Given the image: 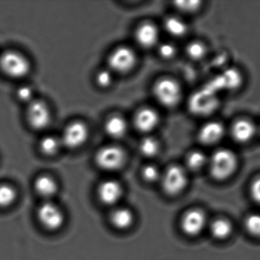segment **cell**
Listing matches in <instances>:
<instances>
[{
    "label": "cell",
    "instance_id": "14",
    "mask_svg": "<svg viewBox=\"0 0 260 260\" xmlns=\"http://www.w3.org/2000/svg\"><path fill=\"white\" fill-rule=\"evenodd\" d=\"M224 128L220 123L211 121L201 128L199 134V140L205 144H214L218 142L223 135Z\"/></svg>",
    "mask_w": 260,
    "mask_h": 260
},
{
    "label": "cell",
    "instance_id": "15",
    "mask_svg": "<svg viewBox=\"0 0 260 260\" xmlns=\"http://www.w3.org/2000/svg\"><path fill=\"white\" fill-rule=\"evenodd\" d=\"M135 37L139 45L144 48H149L156 45L159 33L153 24L144 23L138 28Z\"/></svg>",
    "mask_w": 260,
    "mask_h": 260
},
{
    "label": "cell",
    "instance_id": "21",
    "mask_svg": "<svg viewBox=\"0 0 260 260\" xmlns=\"http://www.w3.org/2000/svg\"><path fill=\"white\" fill-rule=\"evenodd\" d=\"M17 197L16 190L13 185L7 183L0 184V208L11 206Z\"/></svg>",
    "mask_w": 260,
    "mask_h": 260
},
{
    "label": "cell",
    "instance_id": "16",
    "mask_svg": "<svg viewBox=\"0 0 260 260\" xmlns=\"http://www.w3.org/2000/svg\"><path fill=\"white\" fill-rule=\"evenodd\" d=\"M255 126L248 120H239L232 127L233 138L240 143L247 142L255 135Z\"/></svg>",
    "mask_w": 260,
    "mask_h": 260
},
{
    "label": "cell",
    "instance_id": "4",
    "mask_svg": "<svg viewBox=\"0 0 260 260\" xmlns=\"http://www.w3.org/2000/svg\"><path fill=\"white\" fill-rule=\"evenodd\" d=\"M156 100L167 107L177 105L181 98V89L179 84L171 79H162L155 84L153 89Z\"/></svg>",
    "mask_w": 260,
    "mask_h": 260
},
{
    "label": "cell",
    "instance_id": "1",
    "mask_svg": "<svg viewBox=\"0 0 260 260\" xmlns=\"http://www.w3.org/2000/svg\"><path fill=\"white\" fill-rule=\"evenodd\" d=\"M237 168V158L231 150H217L209 162L210 173L217 180H225L232 176Z\"/></svg>",
    "mask_w": 260,
    "mask_h": 260
},
{
    "label": "cell",
    "instance_id": "9",
    "mask_svg": "<svg viewBox=\"0 0 260 260\" xmlns=\"http://www.w3.org/2000/svg\"><path fill=\"white\" fill-rule=\"evenodd\" d=\"M88 138L86 126L80 121H74L65 128L62 143L68 148H77L86 142Z\"/></svg>",
    "mask_w": 260,
    "mask_h": 260
},
{
    "label": "cell",
    "instance_id": "5",
    "mask_svg": "<svg viewBox=\"0 0 260 260\" xmlns=\"http://www.w3.org/2000/svg\"><path fill=\"white\" fill-rule=\"evenodd\" d=\"M38 217L41 223L49 231L60 229L64 222L63 211L51 202H45L39 207Z\"/></svg>",
    "mask_w": 260,
    "mask_h": 260
},
{
    "label": "cell",
    "instance_id": "25",
    "mask_svg": "<svg viewBox=\"0 0 260 260\" xmlns=\"http://www.w3.org/2000/svg\"><path fill=\"white\" fill-rule=\"evenodd\" d=\"M140 150L142 154L146 156H153L157 153L159 145L157 141L153 138H146L141 141Z\"/></svg>",
    "mask_w": 260,
    "mask_h": 260
},
{
    "label": "cell",
    "instance_id": "11",
    "mask_svg": "<svg viewBox=\"0 0 260 260\" xmlns=\"http://www.w3.org/2000/svg\"><path fill=\"white\" fill-rule=\"evenodd\" d=\"M122 192L119 182L112 179L102 182L98 188L99 198L106 205H115L122 196Z\"/></svg>",
    "mask_w": 260,
    "mask_h": 260
},
{
    "label": "cell",
    "instance_id": "19",
    "mask_svg": "<svg viewBox=\"0 0 260 260\" xmlns=\"http://www.w3.org/2000/svg\"><path fill=\"white\" fill-rule=\"evenodd\" d=\"M106 133L113 138H121L127 131V124L121 117L115 115L111 117L105 125Z\"/></svg>",
    "mask_w": 260,
    "mask_h": 260
},
{
    "label": "cell",
    "instance_id": "6",
    "mask_svg": "<svg viewBox=\"0 0 260 260\" xmlns=\"http://www.w3.org/2000/svg\"><path fill=\"white\" fill-rule=\"evenodd\" d=\"M95 161L100 168L107 171H114L122 167L124 153L116 146H106L99 150Z\"/></svg>",
    "mask_w": 260,
    "mask_h": 260
},
{
    "label": "cell",
    "instance_id": "13",
    "mask_svg": "<svg viewBox=\"0 0 260 260\" xmlns=\"http://www.w3.org/2000/svg\"><path fill=\"white\" fill-rule=\"evenodd\" d=\"M215 99L212 96V92L205 91L196 94L191 100V109L198 114H206L211 112L216 106Z\"/></svg>",
    "mask_w": 260,
    "mask_h": 260
},
{
    "label": "cell",
    "instance_id": "7",
    "mask_svg": "<svg viewBox=\"0 0 260 260\" xmlns=\"http://www.w3.org/2000/svg\"><path fill=\"white\" fill-rule=\"evenodd\" d=\"M136 62L135 53L130 48L121 47L117 48L109 57L111 69L118 73H127L133 68Z\"/></svg>",
    "mask_w": 260,
    "mask_h": 260
},
{
    "label": "cell",
    "instance_id": "27",
    "mask_svg": "<svg viewBox=\"0 0 260 260\" xmlns=\"http://www.w3.org/2000/svg\"><path fill=\"white\" fill-rule=\"evenodd\" d=\"M188 55L193 60H200L205 54V48L200 42H191L186 48Z\"/></svg>",
    "mask_w": 260,
    "mask_h": 260
},
{
    "label": "cell",
    "instance_id": "12",
    "mask_svg": "<svg viewBox=\"0 0 260 260\" xmlns=\"http://www.w3.org/2000/svg\"><path fill=\"white\" fill-rule=\"evenodd\" d=\"M159 122V117L153 109H141L137 113L135 118V124L140 132H150L153 131Z\"/></svg>",
    "mask_w": 260,
    "mask_h": 260
},
{
    "label": "cell",
    "instance_id": "8",
    "mask_svg": "<svg viewBox=\"0 0 260 260\" xmlns=\"http://www.w3.org/2000/svg\"><path fill=\"white\" fill-rule=\"evenodd\" d=\"M206 224V215L200 209H191L182 216L181 228L185 234L196 236L202 232Z\"/></svg>",
    "mask_w": 260,
    "mask_h": 260
},
{
    "label": "cell",
    "instance_id": "17",
    "mask_svg": "<svg viewBox=\"0 0 260 260\" xmlns=\"http://www.w3.org/2000/svg\"><path fill=\"white\" fill-rule=\"evenodd\" d=\"M35 188L39 196L45 199H50L57 193V184L51 176H41L35 182Z\"/></svg>",
    "mask_w": 260,
    "mask_h": 260
},
{
    "label": "cell",
    "instance_id": "3",
    "mask_svg": "<svg viewBox=\"0 0 260 260\" xmlns=\"http://www.w3.org/2000/svg\"><path fill=\"white\" fill-rule=\"evenodd\" d=\"M0 68L9 77L22 78L29 71V63L21 54L8 51L0 57Z\"/></svg>",
    "mask_w": 260,
    "mask_h": 260
},
{
    "label": "cell",
    "instance_id": "10",
    "mask_svg": "<svg viewBox=\"0 0 260 260\" xmlns=\"http://www.w3.org/2000/svg\"><path fill=\"white\" fill-rule=\"evenodd\" d=\"M28 121L30 125L36 130L45 128L51 121L48 106L42 102H32L28 107Z\"/></svg>",
    "mask_w": 260,
    "mask_h": 260
},
{
    "label": "cell",
    "instance_id": "23",
    "mask_svg": "<svg viewBox=\"0 0 260 260\" xmlns=\"http://www.w3.org/2000/svg\"><path fill=\"white\" fill-rule=\"evenodd\" d=\"M245 228L250 235L260 238V214H249L245 219Z\"/></svg>",
    "mask_w": 260,
    "mask_h": 260
},
{
    "label": "cell",
    "instance_id": "29",
    "mask_svg": "<svg viewBox=\"0 0 260 260\" xmlns=\"http://www.w3.org/2000/svg\"><path fill=\"white\" fill-rule=\"evenodd\" d=\"M175 5L180 10L185 12H194L199 8L200 2L199 1H179Z\"/></svg>",
    "mask_w": 260,
    "mask_h": 260
},
{
    "label": "cell",
    "instance_id": "22",
    "mask_svg": "<svg viewBox=\"0 0 260 260\" xmlns=\"http://www.w3.org/2000/svg\"><path fill=\"white\" fill-rule=\"evenodd\" d=\"M166 30L175 37H181L187 32L185 22L176 17H170L165 21Z\"/></svg>",
    "mask_w": 260,
    "mask_h": 260
},
{
    "label": "cell",
    "instance_id": "18",
    "mask_svg": "<svg viewBox=\"0 0 260 260\" xmlns=\"http://www.w3.org/2000/svg\"><path fill=\"white\" fill-rule=\"evenodd\" d=\"M110 220L117 229L126 230L133 223L134 214L128 208H117L111 214Z\"/></svg>",
    "mask_w": 260,
    "mask_h": 260
},
{
    "label": "cell",
    "instance_id": "2",
    "mask_svg": "<svg viewBox=\"0 0 260 260\" xmlns=\"http://www.w3.org/2000/svg\"><path fill=\"white\" fill-rule=\"evenodd\" d=\"M188 183L186 173L182 167L173 165L166 170L162 177L164 191L169 196H175L180 194Z\"/></svg>",
    "mask_w": 260,
    "mask_h": 260
},
{
    "label": "cell",
    "instance_id": "30",
    "mask_svg": "<svg viewBox=\"0 0 260 260\" xmlns=\"http://www.w3.org/2000/svg\"><path fill=\"white\" fill-rule=\"evenodd\" d=\"M112 74L108 71H101L96 76V82L102 87H108L112 83Z\"/></svg>",
    "mask_w": 260,
    "mask_h": 260
},
{
    "label": "cell",
    "instance_id": "33",
    "mask_svg": "<svg viewBox=\"0 0 260 260\" xmlns=\"http://www.w3.org/2000/svg\"><path fill=\"white\" fill-rule=\"evenodd\" d=\"M32 95V89L28 86H22L17 91L18 98L23 102H28L31 100Z\"/></svg>",
    "mask_w": 260,
    "mask_h": 260
},
{
    "label": "cell",
    "instance_id": "32",
    "mask_svg": "<svg viewBox=\"0 0 260 260\" xmlns=\"http://www.w3.org/2000/svg\"><path fill=\"white\" fill-rule=\"evenodd\" d=\"M250 194L254 202L260 205V176L252 181L250 185Z\"/></svg>",
    "mask_w": 260,
    "mask_h": 260
},
{
    "label": "cell",
    "instance_id": "24",
    "mask_svg": "<svg viewBox=\"0 0 260 260\" xmlns=\"http://www.w3.org/2000/svg\"><path fill=\"white\" fill-rule=\"evenodd\" d=\"M206 162V156H205L202 152L193 151L188 153L186 158V165L190 170H200Z\"/></svg>",
    "mask_w": 260,
    "mask_h": 260
},
{
    "label": "cell",
    "instance_id": "26",
    "mask_svg": "<svg viewBox=\"0 0 260 260\" xmlns=\"http://www.w3.org/2000/svg\"><path fill=\"white\" fill-rule=\"evenodd\" d=\"M40 148L45 154H54L59 149L58 141L54 137H45L41 141Z\"/></svg>",
    "mask_w": 260,
    "mask_h": 260
},
{
    "label": "cell",
    "instance_id": "31",
    "mask_svg": "<svg viewBox=\"0 0 260 260\" xmlns=\"http://www.w3.org/2000/svg\"><path fill=\"white\" fill-rule=\"evenodd\" d=\"M159 54L165 59H170L175 55L176 48L170 43L162 44L159 48Z\"/></svg>",
    "mask_w": 260,
    "mask_h": 260
},
{
    "label": "cell",
    "instance_id": "28",
    "mask_svg": "<svg viewBox=\"0 0 260 260\" xmlns=\"http://www.w3.org/2000/svg\"><path fill=\"white\" fill-rule=\"evenodd\" d=\"M143 177L147 182H153L159 179V171L153 165H147L142 171Z\"/></svg>",
    "mask_w": 260,
    "mask_h": 260
},
{
    "label": "cell",
    "instance_id": "20",
    "mask_svg": "<svg viewBox=\"0 0 260 260\" xmlns=\"http://www.w3.org/2000/svg\"><path fill=\"white\" fill-rule=\"evenodd\" d=\"M233 226L231 221L226 218L215 219L210 226L211 235L217 240L228 238L232 233Z\"/></svg>",
    "mask_w": 260,
    "mask_h": 260
}]
</instances>
